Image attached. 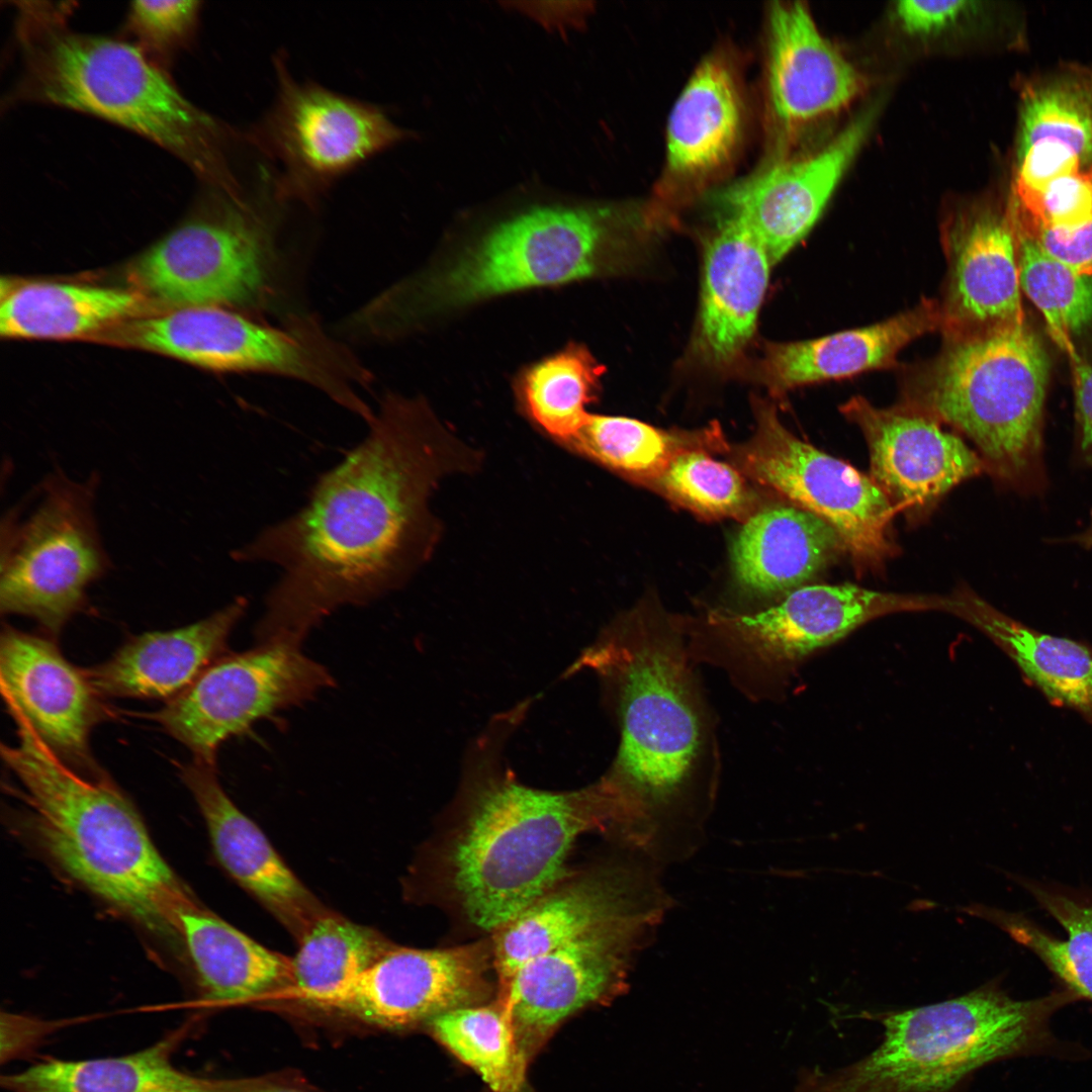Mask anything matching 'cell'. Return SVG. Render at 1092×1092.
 <instances>
[{
  "label": "cell",
  "instance_id": "obj_23",
  "mask_svg": "<svg viewBox=\"0 0 1092 1092\" xmlns=\"http://www.w3.org/2000/svg\"><path fill=\"white\" fill-rule=\"evenodd\" d=\"M180 776L200 809L220 864L298 942L329 909L294 875L260 827L228 796L215 765L194 759L181 766Z\"/></svg>",
  "mask_w": 1092,
  "mask_h": 1092
},
{
  "label": "cell",
  "instance_id": "obj_6",
  "mask_svg": "<svg viewBox=\"0 0 1092 1092\" xmlns=\"http://www.w3.org/2000/svg\"><path fill=\"white\" fill-rule=\"evenodd\" d=\"M634 217L617 206L540 204L504 217L377 295L394 336L506 294L623 271Z\"/></svg>",
  "mask_w": 1092,
  "mask_h": 1092
},
{
  "label": "cell",
  "instance_id": "obj_20",
  "mask_svg": "<svg viewBox=\"0 0 1092 1092\" xmlns=\"http://www.w3.org/2000/svg\"><path fill=\"white\" fill-rule=\"evenodd\" d=\"M840 412L863 434L870 476L912 520L928 515L953 486L986 469L962 438L905 404L878 407L854 396Z\"/></svg>",
  "mask_w": 1092,
  "mask_h": 1092
},
{
  "label": "cell",
  "instance_id": "obj_7",
  "mask_svg": "<svg viewBox=\"0 0 1092 1092\" xmlns=\"http://www.w3.org/2000/svg\"><path fill=\"white\" fill-rule=\"evenodd\" d=\"M1049 369L1024 323L1003 325L944 339L936 356L904 372L901 403L970 438L996 478L1027 486L1041 470Z\"/></svg>",
  "mask_w": 1092,
  "mask_h": 1092
},
{
  "label": "cell",
  "instance_id": "obj_33",
  "mask_svg": "<svg viewBox=\"0 0 1092 1092\" xmlns=\"http://www.w3.org/2000/svg\"><path fill=\"white\" fill-rule=\"evenodd\" d=\"M605 367L580 343L570 342L557 352L526 365L514 379L521 413L561 446H566L584 424L586 407L597 400Z\"/></svg>",
  "mask_w": 1092,
  "mask_h": 1092
},
{
  "label": "cell",
  "instance_id": "obj_45",
  "mask_svg": "<svg viewBox=\"0 0 1092 1092\" xmlns=\"http://www.w3.org/2000/svg\"><path fill=\"white\" fill-rule=\"evenodd\" d=\"M2 1062L11 1061L33 1050L55 1025L49 1021L11 1013H2Z\"/></svg>",
  "mask_w": 1092,
  "mask_h": 1092
},
{
  "label": "cell",
  "instance_id": "obj_30",
  "mask_svg": "<svg viewBox=\"0 0 1092 1092\" xmlns=\"http://www.w3.org/2000/svg\"><path fill=\"white\" fill-rule=\"evenodd\" d=\"M946 611L992 639L1048 699L1092 721V648L1032 629L962 587L946 597Z\"/></svg>",
  "mask_w": 1092,
  "mask_h": 1092
},
{
  "label": "cell",
  "instance_id": "obj_12",
  "mask_svg": "<svg viewBox=\"0 0 1092 1092\" xmlns=\"http://www.w3.org/2000/svg\"><path fill=\"white\" fill-rule=\"evenodd\" d=\"M754 407L756 430L737 453L744 473L827 523L858 570L881 569L898 552L889 497L870 475L797 438L771 405Z\"/></svg>",
  "mask_w": 1092,
  "mask_h": 1092
},
{
  "label": "cell",
  "instance_id": "obj_5",
  "mask_svg": "<svg viewBox=\"0 0 1092 1092\" xmlns=\"http://www.w3.org/2000/svg\"><path fill=\"white\" fill-rule=\"evenodd\" d=\"M3 761L22 785L40 846L68 876L153 933L179 938L198 904L159 852L129 799L105 776L56 756L23 722Z\"/></svg>",
  "mask_w": 1092,
  "mask_h": 1092
},
{
  "label": "cell",
  "instance_id": "obj_4",
  "mask_svg": "<svg viewBox=\"0 0 1092 1092\" xmlns=\"http://www.w3.org/2000/svg\"><path fill=\"white\" fill-rule=\"evenodd\" d=\"M29 4L17 20L12 99L100 117L166 149L213 190L244 193L229 159L235 131L185 98L141 47L71 30L66 7Z\"/></svg>",
  "mask_w": 1092,
  "mask_h": 1092
},
{
  "label": "cell",
  "instance_id": "obj_29",
  "mask_svg": "<svg viewBox=\"0 0 1092 1092\" xmlns=\"http://www.w3.org/2000/svg\"><path fill=\"white\" fill-rule=\"evenodd\" d=\"M188 1028H176L154 1044L124 1056L48 1059L3 1075L1 1085L8 1092H248L260 1085L202 1077L178 1068L173 1055Z\"/></svg>",
  "mask_w": 1092,
  "mask_h": 1092
},
{
  "label": "cell",
  "instance_id": "obj_42",
  "mask_svg": "<svg viewBox=\"0 0 1092 1092\" xmlns=\"http://www.w3.org/2000/svg\"><path fill=\"white\" fill-rule=\"evenodd\" d=\"M200 10L192 0L133 1L128 9V26L144 49L169 57L189 40Z\"/></svg>",
  "mask_w": 1092,
  "mask_h": 1092
},
{
  "label": "cell",
  "instance_id": "obj_25",
  "mask_svg": "<svg viewBox=\"0 0 1092 1092\" xmlns=\"http://www.w3.org/2000/svg\"><path fill=\"white\" fill-rule=\"evenodd\" d=\"M940 326L939 301L922 299L871 326L806 341L769 343L754 375L772 394L781 395L807 384L892 368L907 345Z\"/></svg>",
  "mask_w": 1092,
  "mask_h": 1092
},
{
  "label": "cell",
  "instance_id": "obj_2",
  "mask_svg": "<svg viewBox=\"0 0 1092 1092\" xmlns=\"http://www.w3.org/2000/svg\"><path fill=\"white\" fill-rule=\"evenodd\" d=\"M589 669L614 694L620 745L603 777L617 806L610 834L661 868L702 847L712 797L696 785L704 724L682 642L639 613L605 631L569 671Z\"/></svg>",
  "mask_w": 1092,
  "mask_h": 1092
},
{
  "label": "cell",
  "instance_id": "obj_8",
  "mask_svg": "<svg viewBox=\"0 0 1092 1092\" xmlns=\"http://www.w3.org/2000/svg\"><path fill=\"white\" fill-rule=\"evenodd\" d=\"M1075 999L1065 989L1016 1000L995 982L963 996L868 1014L881 1043L848 1067L803 1072L794 1092H950L977 1069L1043 1042L1052 1014Z\"/></svg>",
  "mask_w": 1092,
  "mask_h": 1092
},
{
  "label": "cell",
  "instance_id": "obj_44",
  "mask_svg": "<svg viewBox=\"0 0 1092 1092\" xmlns=\"http://www.w3.org/2000/svg\"><path fill=\"white\" fill-rule=\"evenodd\" d=\"M971 1H900L894 15L908 34L928 37L944 32L977 10Z\"/></svg>",
  "mask_w": 1092,
  "mask_h": 1092
},
{
  "label": "cell",
  "instance_id": "obj_39",
  "mask_svg": "<svg viewBox=\"0 0 1092 1092\" xmlns=\"http://www.w3.org/2000/svg\"><path fill=\"white\" fill-rule=\"evenodd\" d=\"M1014 233L1021 290L1043 315L1053 340L1078 363L1072 338L1092 323V278L1046 254L1027 235Z\"/></svg>",
  "mask_w": 1092,
  "mask_h": 1092
},
{
  "label": "cell",
  "instance_id": "obj_17",
  "mask_svg": "<svg viewBox=\"0 0 1092 1092\" xmlns=\"http://www.w3.org/2000/svg\"><path fill=\"white\" fill-rule=\"evenodd\" d=\"M878 113L871 105L816 153L774 162L715 195L718 218L744 225L776 265L814 228Z\"/></svg>",
  "mask_w": 1092,
  "mask_h": 1092
},
{
  "label": "cell",
  "instance_id": "obj_32",
  "mask_svg": "<svg viewBox=\"0 0 1092 1092\" xmlns=\"http://www.w3.org/2000/svg\"><path fill=\"white\" fill-rule=\"evenodd\" d=\"M139 291L91 285L34 282L2 298L0 333L9 339H85L124 321L149 314Z\"/></svg>",
  "mask_w": 1092,
  "mask_h": 1092
},
{
  "label": "cell",
  "instance_id": "obj_27",
  "mask_svg": "<svg viewBox=\"0 0 1092 1092\" xmlns=\"http://www.w3.org/2000/svg\"><path fill=\"white\" fill-rule=\"evenodd\" d=\"M247 607V600L239 598L193 624L135 636L111 658L84 672L100 697L169 701L223 655Z\"/></svg>",
  "mask_w": 1092,
  "mask_h": 1092
},
{
  "label": "cell",
  "instance_id": "obj_22",
  "mask_svg": "<svg viewBox=\"0 0 1092 1092\" xmlns=\"http://www.w3.org/2000/svg\"><path fill=\"white\" fill-rule=\"evenodd\" d=\"M765 81L769 116L782 134L839 112L863 85L820 32L807 6L793 1L768 8Z\"/></svg>",
  "mask_w": 1092,
  "mask_h": 1092
},
{
  "label": "cell",
  "instance_id": "obj_16",
  "mask_svg": "<svg viewBox=\"0 0 1092 1092\" xmlns=\"http://www.w3.org/2000/svg\"><path fill=\"white\" fill-rule=\"evenodd\" d=\"M621 848L611 859L556 885L506 925L492 942L499 985L523 965L618 918L655 907H673L662 868Z\"/></svg>",
  "mask_w": 1092,
  "mask_h": 1092
},
{
  "label": "cell",
  "instance_id": "obj_35",
  "mask_svg": "<svg viewBox=\"0 0 1092 1092\" xmlns=\"http://www.w3.org/2000/svg\"><path fill=\"white\" fill-rule=\"evenodd\" d=\"M724 445L719 428L667 432L626 417L589 414L565 446L631 478L654 481L679 454Z\"/></svg>",
  "mask_w": 1092,
  "mask_h": 1092
},
{
  "label": "cell",
  "instance_id": "obj_19",
  "mask_svg": "<svg viewBox=\"0 0 1092 1092\" xmlns=\"http://www.w3.org/2000/svg\"><path fill=\"white\" fill-rule=\"evenodd\" d=\"M0 690L12 719L25 723L63 762L87 776L104 774L91 756L89 736L105 709L84 670L54 640L5 625Z\"/></svg>",
  "mask_w": 1092,
  "mask_h": 1092
},
{
  "label": "cell",
  "instance_id": "obj_21",
  "mask_svg": "<svg viewBox=\"0 0 1092 1092\" xmlns=\"http://www.w3.org/2000/svg\"><path fill=\"white\" fill-rule=\"evenodd\" d=\"M948 263L940 303L944 339L1024 323L1017 246L1009 214L975 209L956 214L943 234Z\"/></svg>",
  "mask_w": 1092,
  "mask_h": 1092
},
{
  "label": "cell",
  "instance_id": "obj_14",
  "mask_svg": "<svg viewBox=\"0 0 1092 1092\" xmlns=\"http://www.w3.org/2000/svg\"><path fill=\"white\" fill-rule=\"evenodd\" d=\"M333 685L329 670L304 655L299 644L261 643L220 656L152 718L184 744L194 759L215 765L225 740Z\"/></svg>",
  "mask_w": 1092,
  "mask_h": 1092
},
{
  "label": "cell",
  "instance_id": "obj_9",
  "mask_svg": "<svg viewBox=\"0 0 1092 1092\" xmlns=\"http://www.w3.org/2000/svg\"><path fill=\"white\" fill-rule=\"evenodd\" d=\"M275 199L270 177L251 196L213 190L197 215L132 263L138 291L174 308L259 307L272 287Z\"/></svg>",
  "mask_w": 1092,
  "mask_h": 1092
},
{
  "label": "cell",
  "instance_id": "obj_43",
  "mask_svg": "<svg viewBox=\"0 0 1092 1092\" xmlns=\"http://www.w3.org/2000/svg\"><path fill=\"white\" fill-rule=\"evenodd\" d=\"M1013 228L1031 238L1058 261L1092 278V219L1070 229H1045L1016 224Z\"/></svg>",
  "mask_w": 1092,
  "mask_h": 1092
},
{
  "label": "cell",
  "instance_id": "obj_47",
  "mask_svg": "<svg viewBox=\"0 0 1092 1092\" xmlns=\"http://www.w3.org/2000/svg\"><path fill=\"white\" fill-rule=\"evenodd\" d=\"M248 1092H300V1091H295V1090L285 1089V1088L272 1087V1086L267 1087L265 1085H260V1086H258V1087H256V1088H254V1089H252V1090H250Z\"/></svg>",
  "mask_w": 1092,
  "mask_h": 1092
},
{
  "label": "cell",
  "instance_id": "obj_26",
  "mask_svg": "<svg viewBox=\"0 0 1092 1092\" xmlns=\"http://www.w3.org/2000/svg\"><path fill=\"white\" fill-rule=\"evenodd\" d=\"M743 128V96L734 67L720 54L706 57L668 117L665 177L672 189H696L725 170Z\"/></svg>",
  "mask_w": 1092,
  "mask_h": 1092
},
{
  "label": "cell",
  "instance_id": "obj_1",
  "mask_svg": "<svg viewBox=\"0 0 1092 1092\" xmlns=\"http://www.w3.org/2000/svg\"><path fill=\"white\" fill-rule=\"evenodd\" d=\"M368 425L304 507L235 551L236 560L281 569L255 630L258 644L300 645L338 608L402 585L438 542L441 526L429 506L435 489L481 463L423 397L389 392Z\"/></svg>",
  "mask_w": 1092,
  "mask_h": 1092
},
{
  "label": "cell",
  "instance_id": "obj_37",
  "mask_svg": "<svg viewBox=\"0 0 1092 1092\" xmlns=\"http://www.w3.org/2000/svg\"><path fill=\"white\" fill-rule=\"evenodd\" d=\"M428 1025L434 1037L474 1070L492 1092L523 1091L528 1065L498 1001L447 1011Z\"/></svg>",
  "mask_w": 1092,
  "mask_h": 1092
},
{
  "label": "cell",
  "instance_id": "obj_13",
  "mask_svg": "<svg viewBox=\"0 0 1092 1092\" xmlns=\"http://www.w3.org/2000/svg\"><path fill=\"white\" fill-rule=\"evenodd\" d=\"M670 909H645L603 924L529 961L500 984L498 1002L528 1066L566 1019L627 991L634 964Z\"/></svg>",
  "mask_w": 1092,
  "mask_h": 1092
},
{
  "label": "cell",
  "instance_id": "obj_10",
  "mask_svg": "<svg viewBox=\"0 0 1092 1092\" xmlns=\"http://www.w3.org/2000/svg\"><path fill=\"white\" fill-rule=\"evenodd\" d=\"M275 70L274 104L246 140L275 164L279 201L312 205L342 176L407 138L380 107L297 81L280 56Z\"/></svg>",
  "mask_w": 1092,
  "mask_h": 1092
},
{
  "label": "cell",
  "instance_id": "obj_48",
  "mask_svg": "<svg viewBox=\"0 0 1092 1092\" xmlns=\"http://www.w3.org/2000/svg\"><path fill=\"white\" fill-rule=\"evenodd\" d=\"M1083 541H1085L1086 543H1090L1092 545V533L1088 534L1087 537Z\"/></svg>",
  "mask_w": 1092,
  "mask_h": 1092
},
{
  "label": "cell",
  "instance_id": "obj_38",
  "mask_svg": "<svg viewBox=\"0 0 1092 1092\" xmlns=\"http://www.w3.org/2000/svg\"><path fill=\"white\" fill-rule=\"evenodd\" d=\"M1041 142L1066 148L1092 164V71L1064 69L1025 86L1018 148Z\"/></svg>",
  "mask_w": 1092,
  "mask_h": 1092
},
{
  "label": "cell",
  "instance_id": "obj_41",
  "mask_svg": "<svg viewBox=\"0 0 1092 1092\" xmlns=\"http://www.w3.org/2000/svg\"><path fill=\"white\" fill-rule=\"evenodd\" d=\"M1016 224L1070 229L1092 219V164L1062 175L1035 194L1012 201L1008 211Z\"/></svg>",
  "mask_w": 1092,
  "mask_h": 1092
},
{
  "label": "cell",
  "instance_id": "obj_15",
  "mask_svg": "<svg viewBox=\"0 0 1092 1092\" xmlns=\"http://www.w3.org/2000/svg\"><path fill=\"white\" fill-rule=\"evenodd\" d=\"M491 967L492 944L484 941L430 949L394 945L340 986L293 1000L380 1027L403 1029L481 1004L491 991Z\"/></svg>",
  "mask_w": 1092,
  "mask_h": 1092
},
{
  "label": "cell",
  "instance_id": "obj_34",
  "mask_svg": "<svg viewBox=\"0 0 1092 1092\" xmlns=\"http://www.w3.org/2000/svg\"><path fill=\"white\" fill-rule=\"evenodd\" d=\"M1024 888L1066 933L1056 937L1022 914L995 909L982 913L1027 947L1075 999L1092 1001V898L1024 882Z\"/></svg>",
  "mask_w": 1092,
  "mask_h": 1092
},
{
  "label": "cell",
  "instance_id": "obj_11",
  "mask_svg": "<svg viewBox=\"0 0 1092 1092\" xmlns=\"http://www.w3.org/2000/svg\"><path fill=\"white\" fill-rule=\"evenodd\" d=\"M93 484L56 473L35 509L2 534L0 609L34 619L56 637L86 602L108 559L93 514Z\"/></svg>",
  "mask_w": 1092,
  "mask_h": 1092
},
{
  "label": "cell",
  "instance_id": "obj_31",
  "mask_svg": "<svg viewBox=\"0 0 1092 1092\" xmlns=\"http://www.w3.org/2000/svg\"><path fill=\"white\" fill-rule=\"evenodd\" d=\"M202 995L210 1004L274 995L292 979V958L271 950L199 903L180 917Z\"/></svg>",
  "mask_w": 1092,
  "mask_h": 1092
},
{
  "label": "cell",
  "instance_id": "obj_40",
  "mask_svg": "<svg viewBox=\"0 0 1092 1092\" xmlns=\"http://www.w3.org/2000/svg\"><path fill=\"white\" fill-rule=\"evenodd\" d=\"M653 483L671 499L706 517L738 516L752 500L740 473L712 458L706 449L679 454Z\"/></svg>",
  "mask_w": 1092,
  "mask_h": 1092
},
{
  "label": "cell",
  "instance_id": "obj_46",
  "mask_svg": "<svg viewBox=\"0 0 1092 1092\" xmlns=\"http://www.w3.org/2000/svg\"><path fill=\"white\" fill-rule=\"evenodd\" d=\"M1076 408L1081 449L1092 458V366L1075 363Z\"/></svg>",
  "mask_w": 1092,
  "mask_h": 1092
},
{
  "label": "cell",
  "instance_id": "obj_28",
  "mask_svg": "<svg viewBox=\"0 0 1092 1092\" xmlns=\"http://www.w3.org/2000/svg\"><path fill=\"white\" fill-rule=\"evenodd\" d=\"M843 552L840 538L823 520L791 503L778 504L745 522L732 562L744 590L776 597L805 585Z\"/></svg>",
  "mask_w": 1092,
  "mask_h": 1092
},
{
  "label": "cell",
  "instance_id": "obj_18",
  "mask_svg": "<svg viewBox=\"0 0 1092 1092\" xmlns=\"http://www.w3.org/2000/svg\"><path fill=\"white\" fill-rule=\"evenodd\" d=\"M943 610L942 597L869 589L851 583L805 584L753 614L714 613L710 622L759 663L787 666L841 640L878 617Z\"/></svg>",
  "mask_w": 1092,
  "mask_h": 1092
},
{
  "label": "cell",
  "instance_id": "obj_36",
  "mask_svg": "<svg viewBox=\"0 0 1092 1092\" xmlns=\"http://www.w3.org/2000/svg\"><path fill=\"white\" fill-rule=\"evenodd\" d=\"M394 945L379 931L329 910L298 941L291 983L274 996L293 1000L330 991L370 968Z\"/></svg>",
  "mask_w": 1092,
  "mask_h": 1092
},
{
  "label": "cell",
  "instance_id": "obj_3",
  "mask_svg": "<svg viewBox=\"0 0 1092 1092\" xmlns=\"http://www.w3.org/2000/svg\"><path fill=\"white\" fill-rule=\"evenodd\" d=\"M522 707L494 719L465 766L460 821L444 854L447 882L468 920L497 930L553 889L576 839L609 830L614 797L601 778L552 792L521 783L502 747Z\"/></svg>",
  "mask_w": 1092,
  "mask_h": 1092
},
{
  "label": "cell",
  "instance_id": "obj_24",
  "mask_svg": "<svg viewBox=\"0 0 1092 1092\" xmlns=\"http://www.w3.org/2000/svg\"><path fill=\"white\" fill-rule=\"evenodd\" d=\"M701 303L692 351L704 365L728 369L755 332L766 292L770 259L741 223L718 218L705 242Z\"/></svg>",
  "mask_w": 1092,
  "mask_h": 1092
}]
</instances>
